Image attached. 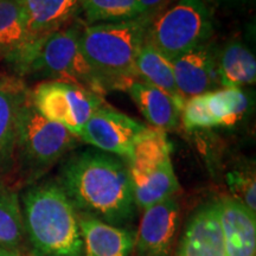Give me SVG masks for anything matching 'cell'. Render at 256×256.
I'll return each instance as SVG.
<instances>
[{
  "label": "cell",
  "mask_w": 256,
  "mask_h": 256,
  "mask_svg": "<svg viewBox=\"0 0 256 256\" xmlns=\"http://www.w3.org/2000/svg\"><path fill=\"white\" fill-rule=\"evenodd\" d=\"M174 256H223V235L216 200L188 220Z\"/></svg>",
  "instance_id": "4fadbf2b"
},
{
  "label": "cell",
  "mask_w": 256,
  "mask_h": 256,
  "mask_svg": "<svg viewBox=\"0 0 256 256\" xmlns=\"http://www.w3.org/2000/svg\"><path fill=\"white\" fill-rule=\"evenodd\" d=\"M80 139L62 124L44 118L28 90L17 118L16 158L28 178L36 179L78 145Z\"/></svg>",
  "instance_id": "5b68a950"
},
{
  "label": "cell",
  "mask_w": 256,
  "mask_h": 256,
  "mask_svg": "<svg viewBox=\"0 0 256 256\" xmlns=\"http://www.w3.org/2000/svg\"><path fill=\"white\" fill-rule=\"evenodd\" d=\"M145 119L156 130H174L180 124L182 110L171 96L148 83L136 80L127 90Z\"/></svg>",
  "instance_id": "e0dca14e"
},
{
  "label": "cell",
  "mask_w": 256,
  "mask_h": 256,
  "mask_svg": "<svg viewBox=\"0 0 256 256\" xmlns=\"http://www.w3.org/2000/svg\"><path fill=\"white\" fill-rule=\"evenodd\" d=\"M136 66L138 80L148 83L153 87L166 92L174 98L179 108L183 110L186 100L179 92L177 84H176L171 60L162 56L147 40L140 49Z\"/></svg>",
  "instance_id": "d6986e66"
},
{
  "label": "cell",
  "mask_w": 256,
  "mask_h": 256,
  "mask_svg": "<svg viewBox=\"0 0 256 256\" xmlns=\"http://www.w3.org/2000/svg\"><path fill=\"white\" fill-rule=\"evenodd\" d=\"M164 2L165 0H136L140 11H142V14L150 16V17H151V14L156 8H159L162 5Z\"/></svg>",
  "instance_id": "484cf974"
},
{
  "label": "cell",
  "mask_w": 256,
  "mask_h": 256,
  "mask_svg": "<svg viewBox=\"0 0 256 256\" xmlns=\"http://www.w3.org/2000/svg\"><path fill=\"white\" fill-rule=\"evenodd\" d=\"M176 84L185 100L211 92L218 83L216 60L206 46L171 60Z\"/></svg>",
  "instance_id": "5bb4252c"
},
{
  "label": "cell",
  "mask_w": 256,
  "mask_h": 256,
  "mask_svg": "<svg viewBox=\"0 0 256 256\" xmlns=\"http://www.w3.org/2000/svg\"><path fill=\"white\" fill-rule=\"evenodd\" d=\"M26 26L22 0L0 2V60L8 64L18 55L25 42Z\"/></svg>",
  "instance_id": "ffe728a7"
},
{
  "label": "cell",
  "mask_w": 256,
  "mask_h": 256,
  "mask_svg": "<svg viewBox=\"0 0 256 256\" xmlns=\"http://www.w3.org/2000/svg\"><path fill=\"white\" fill-rule=\"evenodd\" d=\"M172 146L166 133L146 128L134 144L127 159L134 202L145 210L159 202L174 197L180 190L171 160Z\"/></svg>",
  "instance_id": "277c9868"
},
{
  "label": "cell",
  "mask_w": 256,
  "mask_h": 256,
  "mask_svg": "<svg viewBox=\"0 0 256 256\" xmlns=\"http://www.w3.org/2000/svg\"><path fill=\"white\" fill-rule=\"evenodd\" d=\"M80 34L76 25L54 32L34 50L19 74L75 84L104 96L106 92L81 50Z\"/></svg>",
  "instance_id": "8992f818"
},
{
  "label": "cell",
  "mask_w": 256,
  "mask_h": 256,
  "mask_svg": "<svg viewBox=\"0 0 256 256\" xmlns=\"http://www.w3.org/2000/svg\"><path fill=\"white\" fill-rule=\"evenodd\" d=\"M26 92L22 82L0 78V177L14 166L17 118Z\"/></svg>",
  "instance_id": "2e32d148"
},
{
  "label": "cell",
  "mask_w": 256,
  "mask_h": 256,
  "mask_svg": "<svg viewBox=\"0 0 256 256\" xmlns=\"http://www.w3.org/2000/svg\"><path fill=\"white\" fill-rule=\"evenodd\" d=\"M82 0H22L26 36L11 66L19 74L34 50L54 32L69 26L81 11Z\"/></svg>",
  "instance_id": "9c48e42d"
},
{
  "label": "cell",
  "mask_w": 256,
  "mask_h": 256,
  "mask_svg": "<svg viewBox=\"0 0 256 256\" xmlns=\"http://www.w3.org/2000/svg\"><path fill=\"white\" fill-rule=\"evenodd\" d=\"M0 2H2V0H0Z\"/></svg>",
  "instance_id": "83f0119b"
},
{
  "label": "cell",
  "mask_w": 256,
  "mask_h": 256,
  "mask_svg": "<svg viewBox=\"0 0 256 256\" xmlns=\"http://www.w3.org/2000/svg\"><path fill=\"white\" fill-rule=\"evenodd\" d=\"M180 121L188 130L215 127L204 94L192 96L185 101L180 113Z\"/></svg>",
  "instance_id": "d4e9b609"
},
{
  "label": "cell",
  "mask_w": 256,
  "mask_h": 256,
  "mask_svg": "<svg viewBox=\"0 0 256 256\" xmlns=\"http://www.w3.org/2000/svg\"><path fill=\"white\" fill-rule=\"evenodd\" d=\"M81 11L89 25L130 20L142 16L136 0H82Z\"/></svg>",
  "instance_id": "603a6c76"
},
{
  "label": "cell",
  "mask_w": 256,
  "mask_h": 256,
  "mask_svg": "<svg viewBox=\"0 0 256 256\" xmlns=\"http://www.w3.org/2000/svg\"><path fill=\"white\" fill-rule=\"evenodd\" d=\"M223 256H256V214L232 197L216 200Z\"/></svg>",
  "instance_id": "7c38bea8"
},
{
  "label": "cell",
  "mask_w": 256,
  "mask_h": 256,
  "mask_svg": "<svg viewBox=\"0 0 256 256\" xmlns=\"http://www.w3.org/2000/svg\"><path fill=\"white\" fill-rule=\"evenodd\" d=\"M136 236V248L142 256H170L177 234L180 206L176 197L142 210Z\"/></svg>",
  "instance_id": "8fae6325"
},
{
  "label": "cell",
  "mask_w": 256,
  "mask_h": 256,
  "mask_svg": "<svg viewBox=\"0 0 256 256\" xmlns=\"http://www.w3.org/2000/svg\"><path fill=\"white\" fill-rule=\"evenodd\" d=\"M211 32L212 20L203 0H179L151 20L146 40L172 60L204 46Z\"/></svg>",
  "instance_id": "52a82bcc"
},
{
  "label": "cell",
  "mask_w": 256,
  "mask_h": 256,
  "mask_svg": "<svg viewBox=\"0 0 256 256\" xmlns=\"http://www.w3.org/2000/svg\"><path fill=\"white\" fill-rule=\"evenodd\" d=\"M146 126L104 104L96 110L80 132L83 142L124 160Z\"/></svg>",
  "instance_id": "30bf717a"
},
{
  "label": "cell",
  "mask_w": 256,
  "mask_h": 256,
  "mask_svg": "<svg viewBox=\"0 0 256 256\" xmlns=\"http://www.w3.org/2000/svg\"><path fill=\"white\" fill-rule=\"evenodd\" d=\"M25 234L37 256H81L78 214L57 182L32 185L22 198Z\"/></svg>",
  "instance_id": "3957f363"
},
{
  "label": "cell",
  "mask_w": 256,
  "mask_h": 256,
  "mask_svg": "<svg viewBox=\"0 0 256 256\" xmlns=\"http://www.w3.org/2000/svg\"><path fill=\"white\" fill-rule=\"evenodd\" d=\"M24 236L23 214L17 194L0 183V249L16 250Z\"/></svg>",
  "instance_id": "7402d4cb"
},
{
  "label": "cell",
  "mask_w": 256,
  "mask_h": 256,
  "mask_svg": "<svg viewBox=\"0 0 256 256\" xmlns=\"http://www.w3.org/2000/svg\"><path fill=\"white\" fill-rule=\"evenodd\" d=\"M30 92L34 107L44 118L62 124L78 138L92 113L104 104L100 94L57 81L40 82Z\"/></svg>",
  "instance_id": "ba28073f"
},
{
  "label": "cell",
  "mask_w": 256,
  "mask_h": 256,
  "mask_svg": "<svg viewBox=\"0 0 256 256\" xmlns=\"http://www.w3.org/2000/svg\"><path fill=\"white\" fill-rule=\"evenodd\" d=\"M57 183L78 215L124 228L136 215L127 162L98 148L74 153L60 168Z\"/></svg>",
  "instance_id": "6da1fadb"
},
{
  "label": "cell",
  "mask_w": 256,
  "mask_h": 256,
  "mask_svg": "<svg viewBox=\"0 0 256 256\" xmlns=\"http://www.w3.org/2000/svg\"><path fill=\"white\" fill-rule=\"evenodd\" d=\"M215 127L235 126L249 108V98L241 88H222L204 94Z\"/></svg>",
  "instance_id": "44dd1931"
},
{
  "label": "cell",
  "mask_w": 256,
  "mask_h": 256,
  "mask_svg": "<svg viewBox=\"0 0 256 256\" xmlns=\"http://www.w3.org/2000/svg\"><path fill=\"white\" fill-rule=\"evenodd\" d=\"M218 82L224 88H241L256 81L255 55L242 42L232 40L216 60Z\"/></svg>",
  "instance_id": "ac0fdd59"
},
{
  "label": "cell",
  "mask_w": 256,
  "mask_h": 256,
  "mask_svg": "<svg viewBox=\"0 0 256 256\" xmlns=\"http://www.w3.org/2000/svg\"><path fill=\"white\" fill-rule=\"evenodd\" d=\"M151 17L88 25L80 34V46L104 92H126L138 80L136 58L147 38Z\"/></svg>",
  "instance_id": "7a4b0ae2"
},
{
  "label": "cell",
  "mask_w": 256,
  "mask_h": 256,
  "mask_svg": "<svg viewBox=\"0 0 256 256\" xmlns=\"http://www.w3.org/2000/svg\"><path fill=\"white\" fill-rule=\"evenodd\" d=\"M83 250L81 256H130L136 235L126 228L112 226L94 217L78 215Z\"/></svg>",
  "instance_id": "9a60e30c"
},
{
  "label": "cell",
  "mask_w": 256,
  "mask_h": 256,
  "mask_svg": "<svg viewBox=\"0 0 256 256\" xmlns=\"http://www.w3.org/2000/svg\"><path fill=\"white\" fill-rule=\"evenodd\" d=\"M0 256H19L16 250H8V249H0Z\"/></svg>",
  "instance_id": "4316f807"
},
{
  "label": "cell",
  "mask_w": 256,
  "mask_h": 256,
  "mask_svg": "<svg viewBox=\"0 0 256 256\" xmlns=\"http://www.w3.org/2000/svg\"><path fill=\"white\" fill-rule=\"evenodd\" d=\"M232 198L256 214V180L252 170H234L226 174Z\"/></svg>",
  "instance_id": "cb8c5ba5"
}]
</instances>
